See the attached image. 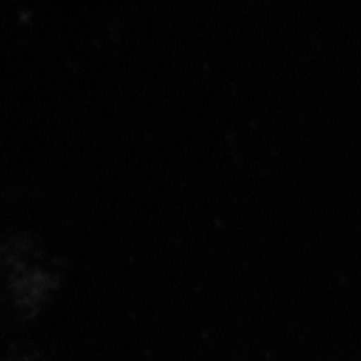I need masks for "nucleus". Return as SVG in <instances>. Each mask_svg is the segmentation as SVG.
I'll return each instance as SVG.
<instances>
[]
</instances>
